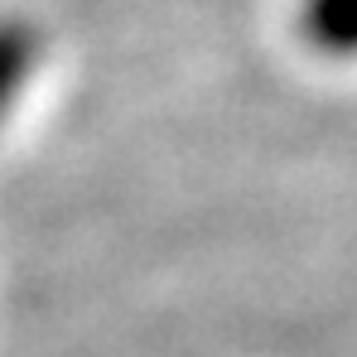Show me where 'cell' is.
<instances>
[{
	"instance_id": "cell-1",
	"label": "cell",
	"mask_w": 357,
	"mask_h": 357,
	"mask_svg": "<svg viewBox=\"0 0 357 357\" xmlns=\"http://www.w3.org/2000/svg\"><path fill=\"white\" fill-rule=\"evenodd\" d=\"M309 34L333 49H357V0H309Z\"/></svg>"
}]
</instances>
